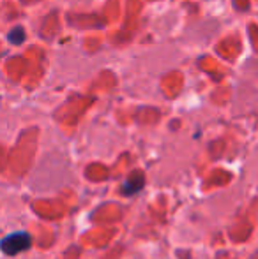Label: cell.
Here are the masks:
<instances>
[{
    "instance_id": "6da1fadb",
    "label": "cell",
    "mask_w": 258,
    "mask_h": 259,
    "mask_svg": "<svg viewBox=\"0 0 258 259\" xmlns=\"http://www.w3.org/2000/svg\"><path fill=\"white\" fill-rule=\"evenodd\" d=\"M32 245V236L27 231H14L11 235L4 236L0 242V249L6 256H16L25 250H28Z\"/></svg>"
},
{
    "instance_id": "7a4b0ae2",
    "label": "cell",
    "mask_w": 258,
    "mask_h": 259,
    "mask_svg": "<svg viewBox=\"0 0 258 259\" xmlns=\"http://www.w3.org/2000/svg\"><path fill=\"white\" fill-rule=\"evenodd\" d=\"M143 184H145L143 175L134 173L133 177H129L128 180L124 182V185H122V192H124V194H128V196H134V194H138L141 189H143Z\"/></svg>"
},
{
    "instance_id": "3957f363",
    "label": "cell",
    "mask_w": 258,
    "mask_h": 259,
    "mask_svg": "<svg viewBox=\"0 0 258 259\" xmlns=\"http://www.w3.org/2000/svg\"><path fill=\"white\" fill-rule=\"evenodd\" d=\"M7 39H9V42H14V45H21L25 39V30L21 27H14L13 30L7 34Z\"/></svg>"
}]
</instances>
